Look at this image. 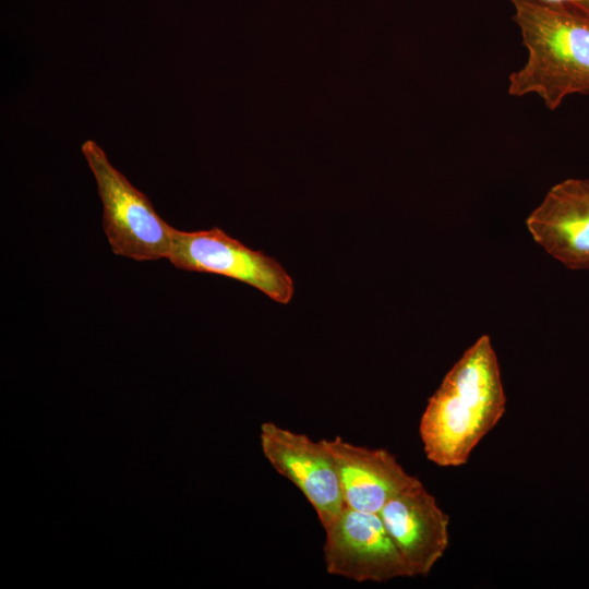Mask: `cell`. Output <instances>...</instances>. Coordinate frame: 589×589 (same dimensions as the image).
<instances>
[{
    "label": "cell",
    "instance_id": "cell-3",
    "mask_svg": "<svg viewBox=\"0 0 589 589\" xmlns=\"http://www.w3.org/2000/svg\"><path fill=\"white\" fill-rule=\"evenodd\" d=\"M103 203V228L115 254L135 261L169 257L173 228L148 197L133 187L93 140L82 145Z\"/></svg>",
    "mask_w": 589,
    "mask_h": 589
},
{
    "label": "cell",
    "instance_id": "cell-5",
    "mask_svg": "<svg viewBox=\"0 0 589 589\" xmlns=\"http://www.w3.org/2000/svg\"><path fill=\"white\" fill-rule=\"evenodd\" d=\"M324 529L323 555L330 575L358 582L412 577L378 514L345 506Z\"/></svg>",
    "mask_w": 589,
    "mask_h": 589
},
{
    "label": "cell",
    "instance_id": "cell-1",
    "mask_svg": "<svg viewBox=\"0 0 589 589\" xmlns=\"http://www.w3.org/2000/svg\"><path fill=\"white\" fill-rule=\"evenodd\" d=\"M505 409L497 357L483 335L447 372L421 416L419 433L426 458L440 467L465 465Z\"/></svg>",
    "mask_w": 589,
    "mask_h": 589
},
{
    "label": "cell",
    "instance_id": "cell-2",
    "mask_svg": "<svg viewBox=\"0 0 589 589\" xmlns=\"http://www.w3.org/2000/svg\"><path fill=\"white\" fill-rule=\"evenodd\" d=\"M509 1L528 57L509 75L508 94H534L550 110L570 95H589V13L569 4Z\"/></svg>",
    "mask_w": 589,
    "mask_h": 589
},
{
    "label": "cell",
    "instance_id": "cell-4",
    "mask_svg": "<svg viewBox=\"0 0 589 589\" xmlns=\"http://www.w3.org/2000/svg\"><path fill=\"white\" fill-rule=\"evenodd\" d=\"M168 260L180 269L221 275L254 287L277 303L294 293L291 276L275 259L252 250L221 229L181 231L173 228Z\"/></svg>",
    "mask_w": 589,
    "mask_h": 589
},
{
    "label": "cell",
    "instance_id": "cell-7",
    "mask_svg": "<svg viewBox=\"0 0 589 589\" xmlns=\"http://www.w3.org/2000/svg\"><path fill=\"white\" fill-rule=\"evenodd\" d=\"M378 515L412 577L428 575L449 542V518L435 497L416 478L394 494Z\"/></svg>",
    "mask_w": 589,
    "mask_h": 589
},
{
    "label": "cell",
    "instance_id": "cell-9",
    "mask_svg": "<svg viewBox=\"0 0 589 589\" xmlns=\"http://www.w3.org/2000/svg\"><path fill=\"white\" fill-rule=\"evenodd\" d=\"M335 464L345 506L378 514L384 504L417 477L383 448L353 445L340 436L322 440Z\"/></svg>",
    "mask_w": 589,
    "mask_h": 589
},
{
    "label": "cell",
    "instance_id": "cell-6",
    "mask_svg": "<svg viewBox=\"0 0 589 589\" xmlns=\"http://www.w3.org/2000/svg\"><path fill=\"white\" fill-rule=\"evenodd\" d=\"M260 443L272 467L292 482L315 509L323 528L345 507L338 473L323 441L266 421Z\"/></svg>",
    "mask_w": 589,
    "mask_h": 589
},
{
    "label": "cell",
    "instance_id": "cell-10",
    "mask_svg": "<svg viewBox=\"0 0 589 589\" xmlns=\"http://www.w3.org/2000/svg\"><path fill=\"white\" fill-rule=\"evenodd\" d=\"M539 1L546 2V3H554V4L560 3V4L575 5L589 13V0H539Z\"/></svg>",
    "mask_w": 589,
    "mask_h": 589
},
{
    "label": "cell",
    "instance_id": "cell-8",
    "mask_svg": "<svg viewBox=\"0 0 589 589\" xmlns=\"http://www.w3.org/2000/svg\"><path fill=\"white\" fill-rule=\"evenodd\" d=\"M526 226L546 253L569 269L589 268V179L553 185Z\"/></svg>",
    "mask_w": 589,
    "mask_h": 589
}]
</instances>
